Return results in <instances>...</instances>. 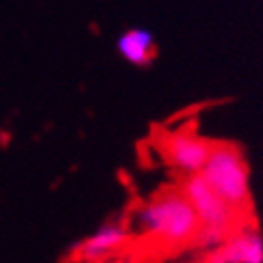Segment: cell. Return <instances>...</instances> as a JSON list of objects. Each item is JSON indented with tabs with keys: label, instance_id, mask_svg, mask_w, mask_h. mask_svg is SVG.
<instances>
[{
	"label": "cell",
	"instance_id": "6da1fadb",
	"mask_svg": "<svg viewBox=\"0 0 263 263\" xmlns=\"http://www.w3.org/2000/svg\"><path fill=\"white\" fill-rule=\"evenodd\" d=\"M134 229L145 242L158 248L175 250L196 242L201 220L188 196L179 188L162 190L151 201L140 205L134 214Z\"/></svg>",
	"mask_w": 263,
	"mask_h": 263
},
{
	"label": "cell",
	"instance_id": "7a4b0ae2",
	"mask_svg": "<svg viewBox=\"0 0 263 263\" xmlns=\"http://www.w3.org/2000/svg\"><path fill=\"white\" fill-rule=\"evenodd\" d=\"M205 181L237 214L250 218V181L246 160L231 142H214L203 168Z\"/></svg>",
	"mask_w": 263,
	"mask_h": 263
},
{
	"label": "cell",
	"instance_id": "3957f363",
	"mask_svg": "<svg viewBox=\"0 0 263 263\" xmlns=\"http://www.w3.org/2000/svg\"><path fill=\"white\" fill-rule=\"evenodd\" d=\"M183 194L188 196L190 205L194 207L196 216L201 220V227H216L224 229V231H237L239 227L250 224V218H244L242 214H237L231 205H227L220 196L214 192V188L205 181L203 175H192L185 177L181 185Z\"/></svg>",
	"mask_w": 263,
	"mask_h": 263
},
{
	"label": "cell",
	"instance_id": "277c9868",
	"mask_svg": "<svg viewBox=\"0 0 263 263\" xmlns=\"http://www.w3.org/2000/svg\"><path fill=\"white\" fill-rule=\"evenodd\" d=\"M212 145L214 142H207L192 132H173L164 138L162 151L175 171L183 173L185 177H192L203 173L212 153Z\"/></svg>",
	"mask_w": 263,
	"mask_h": 263
},
{
	"label": "cell",
	"instance_id": "5b68a950",
	"mask_svg": "<svg viewBox=\"0 0 263 263\" xmlns=\"http://www.w3.org/2000/svg\"><path fill=\"white\" fill-rule=\"evenodd\" d=\"M203 263H263V237L253 222L244 224L220 248L207 253Z\"/></svg>",
	"mask_w": 263,
	"mask_h": 263
},
{
	"label": "cell",
	"instance_id": "8992f818",
	"mask_svg": "<svg viewBox=\"0 0 263 263\" xmlns=\"http://www.w3.org/2000/svg\"><path fill=\"white\" fill-rule=\"evenodd\" d=\"M129 229L121 222H108L73 248V257L84 263H97L108 259L129 242Z\"/></svg>",
	"mask_w": 263,
	"mask_h": 263
},
{
	"label": "cell",
	"instance_id": "52a82bcc",
	"mask_svg": "<svg viewBox=\"0 0 263 263\" xmlns=\"http://www.w3.org/2000/svg\"><path fill=\"white\" fill-rule=\"evenodd\" d=\"M119 54L136 67H145L156 57V39L147 28H129L117 39Z\"/></svg>",
	"mask_w": 263,
	"mask_h": 263
}]
</instances>
